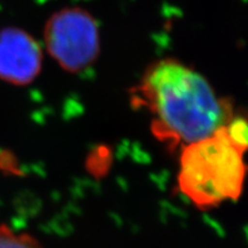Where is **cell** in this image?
I'll use <instances>...</instances> for the list:
<instances>
[{"label":"cell","instance_id":"cell-1","mask_svg":"<svg viewBox=\"0 0 248 248\" xmlns=\"http://www.w3.org/2000/svg\"><path fill=\"white\" fill-rule=\"evenodd\" d=\"M131 101L146 108L154 137L171 148L208 137L233 119L230 101L193 68L171 58L147 67L131 90Z\"/></svg>","mask_w":248,"mask_h":248},{"label":"cell","instance_id":"cell-2","mask_svg":"<svg viewBox=\"0 0 248 248\" xmlns=\"http://www.w3.org/2000/svg\"><path fill=\"white\" fill-rule=\"evenodd\" d=\"M247 132L229 122L208 137L182 147L178 185L201 209L238 200L244 187Z\"/></svg>","mask_w":248,"mask_h":248},{"label":"cell","instance_id":"cell-3","mask_svg":"<svg viewBox=\"0 0 248 248\" xmlns=\"http://www.w3.org/2000/svg\"><path fill=\"white\" fill-rule=\"evenodd\" d=\"M44 43L51 58L62 69L73 74L89 68L100 53L97 21L78 7L60 9L48 18Z\"/></svg>","mask_w":248,"mask_h":248},{"label":"cell","instance_id":"cell-4","mask_svg":"<svg viewBox=\"0 0 248 248\" xmlns=\"http://www.w3.org/2000/svg\"><path fill=\"white\" fill-rule=\"evenodd\" d=\"M43 49L30 33L20 28L0 31V79L13 85H28L39 75Z\"/></svg>","mask_w":248,"mask_h":248},{"label":"cell","instance_id":"cell-5","mask_svg":"<svg viewBox=\"0 0 248 248\" xmlns=\"http://www.w3.org/2000/svg\"><path fill=\"white\" fill-rule=\"evenodd\" d=\"M0 248H44L29 233H17L5 224L0 225Z\"/></svg>","mask_w":248,"mask_h":248}]
</instances>
